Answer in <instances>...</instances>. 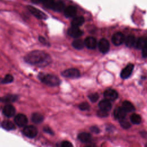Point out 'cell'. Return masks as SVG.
<instances>
[{
  "label": "cell",
  "instance_id": "obj_27",
  "mask_svg": "<svg viewBox=\"0 0 147 147\" xmlns=\"http://www.w3.org/2000/svg\"><path fill=\"white\" fill-rule=\"evenodd\" d=\"M130 120H131V122L133 123L138 125V124L141 123V117L138 114H133L130 117Z\"/></svg>",
  "mask_w": 147,
  "mask_h": 147
},
{
  "label": "cell",
  "instance_id": "obj_25",
  "mask_svg": "<svg viewBox=\"0 0 147 147\" xmlns=\"http://www.w3.org/2000/svg\"><path fill=\"white\" fill-rule=\"evenodd\" d=\"M122 107L126 112H131L135 110L133 105L131 102L127 100H125L122 103Z\"/></svg>",
  "mask_w": 147,
  "mask_h": 147
},
{
  "label": "cell",
  "instance_id": "obj_29",
  "mask_svg": "<svg viewBox=\"0 0 147 147\" xmlns=\"http://www.w3.org/2000/svg\"><path fill=\"white\" fill-rule=\"evenodd\" d=\"M119 123H120L121 126L124 129H128L130 127V123L127 121L124 118L119 120Z\"/></svg>",
  "mask_w": 147,
  "mask_h": 147
},
{
  "label": "cell",
  "instance_id": "obj_22",
  "mask_svg": "<svg viewBox=\"0 0 147 147\" xmlns=\"http://www.w3.org/2000/svg\"><path fill=\"white\" fill-rule=\"evenodd\" d=\"M18 99V96L16 95H11L9 94L5 96H3L1 98V100L3 102L10 103L15 102Z\"/></svg>",
  "mask_w": 147,
  "mask_h": 147
},
{
  "label": "cell",
  "instance_id": "obj_3",
  "mask_svg": "<svg viewBox=\"0 0 147 147\" xmlns=\"http://www.w3.org/2000/svg\"><path fill=\"white\" fill-rule=\"evenodd\" d=\"M38 78L42 82H43L44 84L49 86H56L59 85L60 83V80L59 79V78L53 75H44L43 74L40 73L38 75Z\"/></svg>",
  "mask_w": 147,
  "mask_h": 147
},
{
  "label": "cell",
  "instance_id": "obj_35",
  "mask_svg": "<svg viewBox=\"0 0 147 147\" xmlns=\"http://www.w3.org/2000/svg\"><path fill=\"white\" fill-rule=\"evenodd\" d=\"M44 130L45 132H46L47 133H49V134H53V131L52 130V129L50 127H49L48 126L44 127Z\"/></svg>",
  "mask_w": 147,
  "mask_h": 147
},
{
  "label": "cell",
  "instance_id": "obj_19",
  "mask_svg": "<svg viewBox=\"0 0 147 147\" xmlns=\"http://www.w3.org/2000/svg\"><path fill=\"white\" fill-rule=\"evenodd\" d=\"M84 18L83 16L75 17L71 21V25L72 26L79 27L84 22Z\"/></svg>",
  "mask_w": 147,
  "mask_h": 147
},
{
  "label": "cell",
  "instance_id": "obj_4",
  "mask_svg": "<svg viewBox=\"0 0 147 147\" xmlns=\"http://www.w3.org/2000/svg\"><path fill=\"white\" fill-rule=\"evenodd\" d=\"M61 75L63 76L65 78L76 79V78H78L80 76V74L79 71L78 69L69 68L62 72Z\"/></svg>",
  "mask_w": 147,
  "mask_h": 147
},
{
  "label": "cell",
  "instance_id": "obj_8",
  "mask_svg": "<svg viewBox=\"0 0 147 147\" xmlns=\"http://www.w3.org/2000/svg\"><path fill=\"white\" fill-rule=\"evenodd\" d=\"M14 122L18 126H24L28 123V118L24 114H18L15 117Z\"/></svg>",
  "mask_w": 147,
  "mask_h": 147
},
{
  "label": "cell",
  "instance_id": "obj_10",
  "mask_svg": "<svg viewBox=\"0 0 147 147\" xmlns=\"http://www.w3.org/2000/svg\"><path fill=\"white\" fill-rule=\"evenodd\" d=\"M68 34L72 37L74 38H78L80 36H81L83 32L82 30H80L79 27L76 26H71L68 29Z\"/></svg>",
  "mask_w": 147,
  "mask_h": 147
},
{
  "label": "cell",
  "instance_id": "obj_31",
  "mask_svg": "<svg viewBox=\"0 0 147 147\" xmlns=\"http://www.w3.org/2000/svg\"><path fill=\"white\" fill-rule=\"evenodd\" d=\"M79 108L81 110H88L90 109V105L87 102H82L79 105Z\"/></svg>",
  "mask_w": 147,
  "mask_h": 147
},
{
  "label": "cell",
  "instance_id": "obj_37",
  "mask_svg": "<svg viewBox=\"0 0 147 147\" xmlns=\"http://www.w3.org/2000/svg\"><path fill=\"white\" fill-rule=\"evenodd\" d=\"M39 41L41 43L43 44L44 45H47V40H45V38H44L43 37H41V36H40L39 37Z\"/></svg>",
  "mask_w": 147,
  "mask_h": 147
},
{
  "label": "cell",
  "instance_id": "obj_17",
  "mask_svg": "<svg viewBox=\"0 0 147 147\" xmlns=\"http://www.w3.org/2000/svg\"><path fill=\"white\" fill-rule=\"evenodd\" d=\"M126 113L122 107H118L114 111V116L115 118L121 120L125 118Z\"/></svg>",
  "mask_w": 147,
  "mask_h": 147
},
{
  "label": "cell",
  "instance_id": "obj_9",
  "mask_svg": "<svg viewBox=\"0 0 147 147\" xmlns=\"http://www.w3.org/2000/svg\"><path fill=\"white\" fill-rule=\"evenodd\" d=\"M111 40L114 45H119L125 41V37L122 33L117 32L113 35Z\"/></svg>",
  "mask_w": 147,
  "mask_h": 147
},
{
  "label": "cell",
  "instance_id": "obj_6",
  "mask_svg": "<svg viewBox=\"0 0 147 147\" xmlns=\"http://www.w3.org/2000/svg\"><path fill=\"white\" fill-rule=\"evenodd\" d=\"M28 9L30 12V13H32L35 17L37 18L38 19L45 20L47 18V15L44 12L34 6L29 5L28 6Z\"/></svg>",
  "mask_w": 147,
  "mask_h": 147
},
{
  "label": "cell",
  "instance_id": "obj_12",
  "mask_svg": "<svg viewBox=\"0 0 147 147\" xmlns=\"http://www.w3.org/2000/svg\"><path fill=\"white\" fill-rule=\"evenodd\" d=\"M134 68V65L133 64H129L126 66L121 72V77L122 79H126L129 78Z\"/></svg>",
  "mask_w": 147,
  "mask_h": 147
},
{
  "label": "cell",
  "instance_id": "obj_38",
  "mask_svg": "<svg viewBox=\"0 0 147 147\" xmlns=\"http://www.w3.org/2000/svg\"><path fill=\"white\" fill-rule=\"evenodd\" d=\"M34 3H41L42 0H31Z\"/></svg>",
  "mask_w": 147,
  "mask_h": 147
},
{
  "label": "cell",
  "instance_id": "obj_30",
  "mask_svg": "<svg viewBox=\"0 0 147 147\" xmlns=\"http://www.w3.org/2000/svg\"><path fill=\"white\" fill-rule=\"evenodd\" d=\"M89 99L92 102H95L96 100H98V99H99V95L95 92V93H92L90 95H88V96Z\"/></svg>",
  "mask_w": 147,
  "mask_h": 147
},
{
  "label": "cell",
  "instance_id": "obj_11",
  "mask_svg": "<svg viewBox=\"0 0 147 147\" xmlns=\"http://www.w3.org/2000/svg\"><path fill=\"white\" fill-rule=\"evenodd\" d=\"M99 49L100 51L103 53L107 52L110 48V44L107 40L105 38H102L99 42Z\"/></svg>",
  "mask_w": 147,
  "mask_h": 147
},
{
  "label": "cell",
  "instance_id": "obj_2",
  "mask_svg": "<svg viewBox=\"0 0 147 147\" xmlns=\"http://www.w3.org/2000/svg\"><path fill=\"white\" fill-rule=\"evenodd\" d=\"M45 7L55 11H61L65 9V4L60 1L42 0L41 3Z\"/></svg>",
  "mask_w": 147,
  "mask_h": 147
},
{
  "label": "cell",
  "instance_id": "obj_26",
  "mask_svg": "<svg viewBox=\"0 0 147 147\" xmlns=\"http://www.w3.org/2000/svg\"><path fill=\"white\" fill-rule=\"evenodd\" d=\"M72 46L77 49H82L84 45V41L81 39H77L72 42Z\"/></svg>",
  "mask_w": 147,
  "mask_h": 147
},
{
  "label": "cell",
  "instance_id": "obj_21",
  "mask_svg": "<svg viewBox=\"0 0 147 147\" xmlns=\"http://www.w3.org/2000/svg\"><path fill=\"white\" fill-rule=\"evenodd\" d=\"M147 44V38L140 37L136 42V47L138 49H142Z\"/></svg>",
  "mask_w": 147,
  "mask_h": 147
},
{
  "label": "cell",
  "instance_id": "obj_16",
  "mask_svg": "<svg viewBox=\"0 0 147 147\" xmlns=\"http://www.w3.org/2000/svg\"><path fill=\"white\" fill-rule=\"evenodd\" d=\"M98 105L100 109H102L106 111H110L111 109V103L110 101L106 98L105 99L102 100L100 102H99Z\"/></svg>",
  "mask_w": 147,
  "mask_h": 147
},
{
  "label": "cell",
  "instance_id": "obj_14",
  "mask_svg": "<svg viewBox=\"0 0 147 147\" xmlns=\"http://www.w3.org/2000/svg\"><path fill=\"white\" fill-rule=\"evenodd\" d=\"M64 12V16L67 18H72L75 17L77 12V9L74 6H69L65 7Z\"/></svg>",
  "mask_w": 147,
  "mask_h": 147
},
{
  "label": "cell",
  "instance_id": "obj_23",
  "mask_svg": "<svg viewBox=\"0 0 147 147\" xmlns=\"http://www.w3.org/2000/svg\"><path fill=\"white\" fill-rule=\"evenodd\" d=\"M1 126L2 128L6 130H11L15 129L14 124L10 121H3L1 123Z\"/></svg>",
  "mask_w": 147,
  "mask_h": 147
},
{
  "label": "cell",
  "instance_id": "obj_36",
  "mask_svg": "<svg viewBox=\"0 0 147 147\" xmlns=\"http://www.w3.org/2000/svg\"><path fill=\"white\" fill-rule=\"evenodd\" d=\"M142 55L144 57H147V44L146 46L142 49Z\"/></svg>",
  "mask_w": 147,
  "mask_h": 147
},
{
  "label": "cell",
  "instance_id": "obj_1",
  "mask_svg": "<svg viewBox=\"0 0 147 147\" xmlns=\"http://www.w3.org/2000/svg\"><path fill=\"white\" fill-rule=\"evenodd\" d=\"M24 59L26 63L40 67H45L51 62V57L49 55L39 50L33 51L28 53L25 56Z\"/></svg>",
  "mask_w": 147,
  "mask_h": 147
},
{
  "label": "cell",
  "instance_id": "obj_28",
  "mask_svg": "<svg viewBox=\"0 0 147 147\" xmlns=\"http://www.w3.org/2000/svg\"><path fill=\"white\" fill-rule=\"evenodd\" d=\"M13 81V77L10 74H7L2 79L1 83L2 84H7L10 83Z\"/></svg>",
  "mask_w": 147,
  "mask_h": 147
},
{
  "label": "cell",
  "instance_id": "obj_18",
  "mask_svg": "<svg viewBox=\"0 0 147 147\" xmlns=\"http://www.w3.org/2000/svg\"><path fill=\"white\" fill-rule=\"evenodd\" d=\"M78 139L83 143H88L91 141L92 137L90 133L83 132L80 133L78 136Z\"/></svg>",
  "mask_w": 147,
  "mask_h": 147
},
{
  "label": "cell",
  "instance_id": "obj_5",
  "mask_svg": "<svg viewBox=\"0 0 147 147\" xmlns=\"http://www.w3.org/2000/svg\"><path fill=\"white\" fill-rule=\"evenodd\" d=\"M22 133L25 136L30 138H33L37 136L38 130L35 126L29 125L26 126L24 128Z\"/></svg>",
  "mask_w": 147,
  "mask_h": 147
},
{
  "label": "cell",
  "instance_id": "obj_34",
  "mask_svg": "<svg viewBox=\"0 0 147 147\" xmlns=\"http://www.w3.org/2000/svg\"><path fill=\"white\" fill-rule=\"evenodd\" d=\"M90 130H91V131L92 132H93V133H96V134L99 133V131H100L99 128H98L97 126H93L91 127Z\"/></svg>",
  "mask_w": 147,
  "mask_h": 147
},
{
  "label": "cell",
  "instance_id": "obj_7",
  "mask_svg": "<svg viewBox=\"0 0 147 147\" xmlns=\"http://www.w3.org/2000/svg\"><path fill=\"white\" fill-rule=\"evenodd\" d=\"M103 95L106 99L109 100L110 101H113L118 98V95L115 90L109 88L104 92Z\"/></svg>",
  "mask_w": 147,
  "mask_h": 147
},
{
  "label": "cell",
  "instance_id": "obj_13",
  "mask_svg": "<svg viewBox=\"0 0 147 147\" xmlns=\"http://www.w3.org/2000/svg\"><path fill=\"white\" fill-rule=\"evenodd\" d=\"M2 113L6 117H11L15 114L16 109L11 105H7L3 107Z\"/></svg>",
  "mask_w": 147,
  "mask_h": 147
},
{
  "label": "cell",
  "instance_id": "obj_32",
  "mask_svg": "<svg viewBox=\"0 0 147 147\" xmlns=\"http://www.w3.org/2000/svg\"><path fill=\"white\" fill-rule=\"evenodd\" d=\"M108 111L103 110L102 109H100L99 111L97 112V115L100 117H105L108 115Z\"/></svg>",
  "mask_w": 147,
  "mask_h": 147
},
{
  "label": "cell",
  "instance_id": "obj_24",
  "mask_svg": "<svg viewBox=\"0 0 147 147\" xmlns=\"http://www.w3.org/2000/svg\"><path fill=\"white\" fill-rule=\"evenodd\" d=\"M125 43L128 47H131L136 44V38L133 35H129L125 38Z\"/></svg>",
  "mask_w": 147,
  "mask_h": 147
},
{
  "label": "cell",
  "instance_id": "obj_15",
  "mask_svg": "<svg viewBox=\"0 0 147 147\" xmlns=\"http://www.w3.org/2000/svg\"><path fill=\"white\" fill-rule=\"evenodd\" d=\"M85 46L89 49H94L96 47L97 41L94 37H88L84 40Z\"/></svg>",
  "mask_w": 147,
  "mask_h": 147
},
{
  "label": "cell",
  "instance_id": "obj_33",
  "mask_svg": "<svg viewBox=\"0 0 147 147\" xmlns=\"http://www.w3.org/2000/svg\"><path fill=\"white\" fill-rule=\"evenodd\" d=\"M60 145L62 147H71V146H73L71 142H70L69 141H63Z\"/></svg>",
  "mask_w": 147,
  "mask_h": 147
},
{
  "label": "cell",
  "instance_id": "obj_20",
  "mask_svg": "<svg viewBox=\"0 0 147 147\" xmlns=\"http://www.w3.org/2000/svg\"><path fill=\"white\" fill-rule=\"evenodd\" d=\"M31 119L33 123L36 124H39L43 121L44 117L42 114L38 113H34L32 115Z\"/></svg>",
  "mask_w": 147,
  "mask_h": 147
}]
</instances>
